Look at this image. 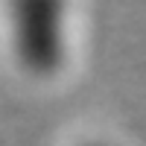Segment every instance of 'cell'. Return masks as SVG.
<instances>
[{
  "label": "cell",
  "mask_w": 146,
  "mask_h": 146,
  "mask_svg": "<svg viewBox=\"0 0 146 146\" xmlns=\"http://www.w3.org/2000/svg\"><path fill=\"white\" fill-rule=\"evenodd\" d=\"M76 146H114V143H108V140H102V137H88V140H82V143H76Z\"/></svg>",
  "instance_id": "obj_2"
},
{
  "label": "cell",
  "mask_w": 146,
  "mask_h": 146,
  "mask_svg": "<svg viewBox=\"0 0 146 146\" xmlns=\"http://www.w3.org/2000/svg\"><path fill=\"white\" fill-rule=\"evenodd\" d=\"M6 41L15 64L32 79H56L67 64V9L53 0L6 6Z\"/></svg>",
  "instance_id": "obj_1"
}]
</instances>
